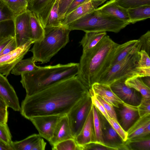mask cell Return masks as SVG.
I'll return each mask as SVG.
<instances>
[{"label":"cell","instance_id":"f546056e","mask_svg":"<svg viewBox=\"0 0 150 150\" xmlns=\"http://www.w3.org/2000/svg\"><path fill=\"white\" fill-rule=\"evenodd\" d=\"M3 0L13 12L15 17L27 9L28 0Z\"/></svg>","mask_w":150,"mask_h":150},{"label":"cell","instance_id":"836d02e7","mask_svg":"<svg viewBox=\"0 0 150 150\" xmlns=\"http://www.w3.org/2000/svg\"><path fill=\"white\" fill-rule=\"evenodd\" d=\"M53 150H80V147L74 139L60 142L52 147Z\"/></svg>","mask_w":150,"mask_h":150},{"label":"cell","instance_id":"484cf974","mask_svg":"<svg viewBox=\"0 0 150 150\" xmlns=\"http://www.w3.org/2000/svg\"><path fill=\"white\" fill-rule=\"evenodd\" d=\"M30 25L32 39L35 42L42 40L45 35L44 28L36 15L31 11Z\"/></svg>","mask_w":150,"mask_h":150},{"label":"cell","instance_id":"3957f363","mask_svg":"<svg viewBox=\"0 0 150 150\" xmlns=\"http://www.w3.org/2000/svg\"><path fill=\"white\" fill-rule=\"evenodd\" d=\"M79 63L40 67L21 75L20 82L27 96H30L59 81L76 76Z\"/></svg>","mask_w":150,"mask_h":150},{"label":"cell","instance_id":"6da1fadb","mask_svg":"<svg viewBox=\"0 0 150 150\" xmlns=\"http://www.w3.org/2000/svg\"><path fill=\"white\" fill-rule=\"evenodd\" d=\"M89 90L77 76L59 81L34 94L26 95L20 110L29 120L35 117L67 114Z\"/></svg>","mask_w":150,"mask_h":150},{"label":"cell","instance_id":"bcb514c9","mask_svg":"<svg viewBox=\"0 0 150 150\" xmlns=\"http://www.w3.org/2000/svg\"><path fill=\"white\" fill-rule=\"evenodd\" d=\"M18 47L15 36L10 40L0 53V56L10 52Z\"/></svg>","mask_w":150,"mask_h":150},{"label":"cell","instance_id":"83f0119b","mask_svg":"<svg viewBox=\"0 0 150 150\" xmlns=\"http://www.w3.org/2000/svg\"><path fill=\"white\" fill-rule=\"evenodd\" d=\"M125 144L127 150H150V137L127 140Z\"/></svg>","mask_w":150,"mask_h":150},{"label":"cell","instance_id":"1f68e13d","mask_svg":"<svg viewBox=\"0 0 150 150\" xmlns=\"http://www.w3.org/2000/svg\"><path fill=\"white\" fill-rule=\"evenodd\" d=\"M54 0H28L27 9L37 15Z\"/></svg>","mask_w":150,"mask_h":150},{"label":"cell","instance_id":"60d3db41","mask_svg":"<svg viewBox=\"0 0 150 150\" xmlns=\"http://www.w3.org/2000/svg\"><path fill=\"white\" fill-rule=\"evenodd\" d=\"M137 108L139 117L150 114V98L142 97L141 102Z\"/></svg>","mask_w":150,"mask_h":150},{"label":"cell","instance_id":"681fc988","mask_svg":"<svg viewBox=\"0 0 150 150\" xmlns=\"http://www.w3.org/2000/svg\"><path fill=\"white\" fill-rule=\"evenodd\" d=\"M15 36H9L0 39V53L8 43Z\"/></svg>","mask_w":150,"mask_h":150},{"label":"cell","instance_id":"8d00e7d4","mask_svg":"<svg viewBox=\"0 0 150 150\" xmlns=\"http://www.w3.org/2000/svg\"><path fill=\"white\" fill-rule=\"evenodd\" d=\"M118 4L127 9L144 5H150V0H116Z\"/></svg>","mask_w":150,"mask_h":150},{"label":"cell","instance_id":"30bf717a","mask_svg":"<svg viewBox=\"0 0 150 150\" xmlns=\"http://www.w3.org/2000/svg\"><path fill=\"white\" fill-rule=\"evenodd\" d=\"M62 116L57 115L41 116L32 117L29 120L37 129L40 136L49 142Z\"/></svg>","mask_w":150,"mask_h":150},{"label":"cell","instance_id":"4dcf8cb0","mask_svg":"<svg viewBox=\"0 0 150 150\" xmlns=\"http://www.w3.org/2000/svg\"><path fill=\"white\" fill-rule=\"evenodd\" d=\"M59 0H56L49 16L45 27H57L63 26L59 18Z\"/></svg>","mask_w":150,"mask_h":150},{"label":"cell","instance_id":"2e32d148","mask_svg":"<svg viewBox=\"0 0 150 150\" xmlns=\"http://www.w3.org/2000/svg\"><path fill=\"white\" fill-rule=\"evenodd\" d=\"M46 142L39 134H33L18 141L12 142V150H44Z\"/></svg>","mask_w":150,"mask_h":150},{"label":"cell","instance_id":"52a82bcc","mask_svg":"<svg viewBox=\"0 0 150 150\" xmlns=\"http://www.w3.org/2000/svg\"><path fill=\"white\" fill-rule=\"evenodd\" d=\"M92 105L91 96L89 92L78 101L67 115L74 139L82 129Z\"/></svg>","mask_w":150,"mask_h":150},{"label":"cell","instance_id":"603a6c76","mask_svg":"<svg viewBox=\"0 0 150 150\" xmlns=\"http://www.w3.org/2000/svg\"><path fill=\"white\" fill-rule=\"evenodd\" d=\"M79 42L82 46L83 52L95 46L105 35L106 32H90L85 33Z\"/></svg>","mask_w":150,"mask_h":150},{"label":"cell","instance_id":"7c38bea8","mask_svg":"<svg viewBox=\"0 0 150 150\" xmlns=\"http://www.w3.org/2000/svg\"><path fill=\"white\" fill-rule=\"evenodd\" d=\"M110 87L116 95L124 103L135 106L140 104L141 94L134 88L127 86L125 81H116L111 84Z\"/></svg>","mask_w":150,"mask_h":150},{"label":"cell","instance_id":"4fadbf2b","mask_svg":"<svg viewBox=\"0 0 150 150\" xmlns=\"http://www.w3.org/2000/svg\"><path fill=\"white\" fill-rule=\"evenodd\" d=\"M0 98L8 107L16 111L20 110L19 100L15 91L6 77L0 74Z\"/></svg>","mask_w":150,"mask_h":150},{"label":"cell","instance_id":"5bb4252c","mask_svg":"<svg viewBox=\"0 0 150 150\" xmlns=\"http://www.w3.org/2000/svg\"><path fill=\"white\" fill-rule=\"evenodd\" d=\"M106 0H91L80 5L66 16L62 22L63 26H66L85 15L96 9Z\"/></svg>","mask_w":150,"mask_h":150},{"label":"cell","instance_id":"e575fe53","mask_svg":"<svg viewBox=\"0 0 150 150\" xmlns=\"http://www.w3.org/2000/svg\"><path fill=\"white\" fill-rule=\"evenodd\" d=\"M139 66L144 71L146 76H150V58L149 56L145 51L139 52Z\"/></svg>","mask_w":150,"mask_h":150},{"label":"cell","instance_id":"f35d334b","mask_svg":"<svg viewBox=\"0 0 150 150\" xmlns=\"http://www.w3.org/2000/svg\"><path fill=\"white\" fill-rule=\"evenodd\" d=\"M140 51H145L150 55V31H148L142 35L138 39Z\"/></svg>","mask_w":150,"mask_h":150},{"label":"cell","instance_id":"ab89813d","mask_svg":"<svg viewBox=\"0 0 150 150\" xmlns=\"http://www.w3.org/2000/svg\"><path fill=\"white\" fill-rule=\"evenodd\" d=\"M11 139V135L7 124L0 123V141L10 145L12 142Z\"/></svg>","mask_w":150,"mask_h":150},{"label":"cell","instance_id":"d590c367","mask_svg":"<svg viewBox=\"0 0 150 150\" xmlns=\"http://www.w3.org/2000/svg\"><path fill=\"white\" fill-rule=\"evenodd\" d=\"M15 16L11 10L3 0H0V23L13 20Z\"/></svg>","mask_w":150,"mask_h":150},{"label":"cell","instance_id":"816d5d0a","mask_svg":"<svg viewBox=\"0 0 150 150\" xmlns=\"http://www.w3.org/2000/svg\"><path fill=\"white\" fill-rule=\"evenodd\" d=\"M150 76H146L142 77L144 82L149 87H150Z\"/></svg>","mask_w":150,"mask_h":150},{"label":"cell","instance_id":"9a60e30c","mask_svg":"<svg viewBox=\"0 0 150 150\" xmlns=\"http://www.w3.org/2000/svg\"><path fill=\"white\" fill-rule=\"evenodd\" d=\"M120 117V124L123 129L127 131L139 117L137 106L123 103L116 108Z\"/></svg>","mask_w":150,"mask_h":150},{"label":"cell","instance_id":"ba28073f","mask_svg":"<svg viewBox=\"0 0 150 150\" xmlns=\"http://www.w3.org/2000/svg\"><path fill=\"white\" fill-rule=\"evenodd\" d=\"M35 41L31 40L14 50L0 56V74L7 77L13 67L23 59Z\"/></svg>","mask_w":150,"mask_h":150},{"label":"cell","instance_id":"277c9868","mask_svg":"<svg viewBox=\"0 0 150 150\" xmlns=\"http://www.w3.org/2000/svg\"><path fill=\"white\" fill-rule=\"evenodd\" d=\"M45 35L41 40L33 43L30 51L33 53V61L47 63L69 41L71 30L66 26L45 27Z\"/></svg>","mask_w":150,"mask_h":150},{"label":"cell","instance_id":"d6986e66","mask_svg":"<svg viewBox=\"0 0 150 150\" xmlns=\"http://www.w3.org/2000/svg\"><path fill=\"white\" fill-rule=\"evenodd\" d=\"M89 91L94 95L100 96L116 108H118L119 105L124 103L108 85L96 82L92 84Z\"/></svg>","mask_w":150,"mask_h":150},{"label":"cell","instance_id":"f5cc1de1","mask_svg":"<svg viewBox=\"0 0 150 150\" xmlns=\"http://www.w3.org/2000/svg\"><path fill=\"white\" fill-rule=\"evenodd\" d=\"M8 107L4 102L0 98V108H7Z\"/></svg>","mask_w":150,"mask_h":150},{"label":"cell","instance_id":"e0dca14e","mask_svg":"<svg viewBox=\"0 0 150 150\" xmlns=\"http://www.w3.org/2000/svg\"><path fill=\"white\" fill-rule=\"evenodd\" d=\"M70 139L74 138L66 115L62 116L57 122L52 136L49 142L52 147L60 142Z\"/></svg>","mask_w":150,"mask_h":150},{"label":"cell","instance_id":"5b68a950","mask_svg":"<svg viewBox=\"0 0 150 150\" xmlns=\"http://www.w3.org/2000/svg\"><path fill=\"white\" fill-rule=\"evenodd\" d=\"M129 24L96 9L66 26L71 31L79 30L85 33L110 32L117 33Z\"/></svg>","mask_w":150,"mask_h":150},{"label":"cell","instance_id":"f1b7e54d","mask_svg":"<svg viewBox=\"0 0 150 150\" xmlns=\"http://www.w3.org/2000/svg\"><path fill=\"white\" fill-rule=\"evenodd\" d=\"M92 110L93 125L96 143L105 146L103 139L100 112L93 104Z\"/></svg>","mask_w":150,"mask_h":150},{"label":"cell","instance_id":"8992f818","mask_svg":"<svg viewBox=\"0 0 150 150\" xmlns=\"http://www.w3.org/2000/svg\"><path fill=\"white\" fill-rule=\"evenodd\" d=\"M140 51L138 44L125 59L108 67L101 75L96 82L110 86L117 81H125L134 77L146 76L139 66Z\"/></svg>","mask_w":150,"mask_h":150},{"label":"cell","instance_id":"7a4b0ae2","mask_svg":"<svg viewBox=\"0 0 150 150\" xmlns=\"http://www.w3.org/2000/svg\"><path fill=\"white\" fill-rule=\"evenodd\" d=\"M118 45L106 35L95 46L82 52L77 76L89 90L108 67Z\"/></svg>","mask_w":150,"mask_h":150},{"label":"cell","instance_id":"8fae6325","mask_svg":"<svg viewBox=\"0 0 150 150\" xmlns=\"http://www.w3.org/2000/svg\"><path fill=\"white\" fill-rule=\"evenodd\" d=\"M104 145L111 150H127L125 142L100 112Z\"/></svg>","mask_w":150,"mask_h":150},{"label":"cell","instance_id":"ac0fdd59","mask_svg":"<svg viewBox=\"0 0 150 150\" xmlns=\"http://www.w3.org/2000/svg\"><path fill=\"white\" fill-rule=\"evenodd\" d=\"M74 139L80 146L90 143H96L93 125L92 105L82 129Z\"/></svg>","mask_w":150,"mask_h":150},{"label":"cell","instance_id":"7dc6e473","mask_svg":"<svg viewBox=\"0 0 150 150\" xmlns=\"http://www.w3.org/2000/svg\"><path fill=\"white\" fill-rule=\"evenodd\" d=\"M91 0H73L68 8L64 17L80 5Z\"/></svg>","mask_w":150,"mask_h":150},{"label":"cell","instance_id":"7bdbcfd3","mask_svg":"<svg viewBox=\"0 0 150 150\" xmlns=\"http://www.w3.org/2000/svg\"><path fill=\"white\" fill-rule=\"evenodd\" d=\"M73 0H59V18L62 23L65 14L70 4Z\"/></svg>","mask_w":150,"mask_h":150},{"label":"cell","instance_id":"4316f807","mask_svg":"<svg viewBox=\"0 0 150 150\" xmlns=\"http://www.w3.org/2000/svg\"><path fill=\"white\" fill-rule=\"evenodd\" d=\"M32 57L19 61L11 70V73L15 75H19L30 72L37 69Z\"/></svg>","mask_w":150,"mask_h":150},{"label":"cell","instance_id":"44dd1931","mask_svg":"<svg viewBox=\"0 0 150 150\" xmlns=\"http://www.w3.org/2000/svg\"><path fill=\"white\" fill-rule=\"evenodd\" d=\"M139 42L138 39L134 40L119 44L112 55L108 67L125 59L137 45Z\"/></svg>","mask_w":150,"mask_h":150},{"label":"cell","instance_id":"b9f144b4","mask_svg":"<svg viewBox=\"0 0 150 150\" xmlns=\"http://www.w3.org/2000/svg\"><path fill=\"white\" fill-rule=\"evenodd\" d=\"M95 96L97 99L102 105L109 116L118 121L116 113L113 108V106L105 100L100 96L98 95Z\"/></svg>","mask_w":150,"mask_h":150},{"label":"cell","instance_id":"f907efd6","mask_svg":"<svg viewBox=\"0 0 150 150\" xmlns=\"http://www.w3.org/2000/svg\"><path fill=\"white\" fill-rule=\"evenodd\" d=\"M0 150H12L10 145L0 141Z\"/></svg>","mask_w":150,"mask_h":150},{"label":"cell","instance_id":"ee69618b","mask_svg":"<svg viewBox=\"0 0 150 150\" xmlns=\"http://www.w3.org/2000/svg\"><path fill=\"white\" fill-rule=\"evenodd\" d=\"M89 92L91 95L92 104L96 108L106 119L109 116L102 105L97 99L96 96L93 94L91 91H89Z\"/></svg>","mask_w":150,"mask_h":150},{"label":"cell","instance_id":"74e56055","mask_svg":"<svg viewBox=\"0 0 150 150\" xmlns=\"http://www.w3.org/2000/svg\"><path fill=\"white\" fill-rule=\"evenodd\" d=\"M106 119L123 141L125 142L127 139V132L123 129L118 121L109 116Z\"/></svg>","mask_w":150,"mask_h":150},{"label":"cell","instance_id":"d6a6232c","mask_svg":"<svg viewBox=\"0 0 150 150\" xmlns=\"http://www.w3.org/2000/svg\"><path fill=\"white\" fill-rule=\"evenodd\" d=\"M13 20H9L0 23V39L9 36H15Z\"/></svg>","mask_w":150,"mask_h":150},{"label":"cell","instance_id":"f6af8a7d","mask_svg":"<svg viewBox=\"0 0 150 150\" xmlns=\"http://www.w3.org/2000/svg\"><path fill=\"white\" fill-rule=\"evenodd\" d=\"M80 150H111L106 146L96 143H92L80 146Z\"/></svg>","mask_w":150,"mask_h":150},{"label":"cell","instance_id":"ffe728a7","mask_svg":"<svg viewBox=\"0 0 150 150\" xmlns=\"http://www.w3.org/2000/svg\"><path fill=\"white\" fill-rule=\"evenodd\" d=\"M97 9L103 13L130 24L127 9L119 5L116 0L108 1Z\"/></svg>","mask_w":150,"mask_h":150},{"label":"cell","instance_id":"d4e9b609","mask_svg":"<svg viewBox=\"0 0 150 150\" xmlns=\"http://www.w3.org/2000/svg\"><path fill=\"white\" fill-rule=\"evenodd\" d=\"M125 83L140 93L142 97L150 98V88L144 83L142 77L136 76L128 79L125 80Z\"/></svg>","mask_w":150,"mask_h":150},{"label":"cell","instance_id":"9c48e42d","mask_svg":"<svg viewBox=\"0 0 150 150\" xmlns=\"http://www.w3.org/2000/svg\"><path fill=\"white\" fill-rule=\"evenodd\" d=\"M30 11L27 9L23 13L16 16L13 20L15 37L18 47L32 40L30 25Z\"/></svg>","mask_w":150,"mask_h":150},{"label":"cell","instance_id":"cb8c5ba5","mask_svg":"<svg viewBox=\"0 0 150 150\" xmlns=\"http://www.w3.org/2000/svg\"><path fill=\"white\" fill-rule=\"evenodd\" d=\"M149 123L150 114L139 117L127 131V140L135 138L140 135Z\"/></svg>","mask_w":150,"mask_h":150},{"label":"cell","instance_id":"7402d4cb","mask_svg":"<svg viewBox=\"0 0 150 150\" xmlns=\"http://www.w3.org/2000/svg\"><path fill=\"white\" fill-rule=\"evenodd\" d=\"M130 23H136L150 18V5H144L127 9Z\"/></svg>","mask_w":150,"mask_h":150},{"label":"cell","instance_id":"c3c4849f","mask_svg":"<svg viewBox=\"0 0 150 150\" xmlns=\"http://www.w3.org/2000/svg\"><path fill=\"white\" fill-rule=\"evenodd\" d=\"M8 112L7 108H0V123L7 124Z\"/></svg>","mask_w":150,"mask_h":150}]
</instances>
